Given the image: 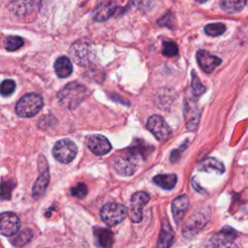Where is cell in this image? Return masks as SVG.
Wrapping results in <instances>:
<instances>
[{
	"label": "cell",
	"mask_w": 248,
	"mask_h": 248,
	"mask_svg": "<svg viewBox=\"0 0 248 248\" xmlns=\"http://www.w3.org/2000/svg\"><path fill=\"white\" fill-rule=\"evenodd\" d=\"M86 91V88L82 84L71 82L59 91L58 100L60 104L74 108L85 98Z\"/></svg>",
	"instance_id": "1"
},
{
	"label": "cell",
	"mask_w": 248,
	"mask_h": 248,
	"mask_svg": "<svg viewBox=\"0 0 248 248\" xmlns=\"http://www.w3.org/2000/svg\"><path fill=\"white\" fill-rule=\"evenodd\" d=\"M43 98L36 93H28L21 97L16 105V112L20 117H32L43 108Z\"/></svg>",
	"instance_id": "2"
},
{
	"label": "cell",
	"mask_w": 248,
	"mask_h": 248,
	"mask_svg": "<svg viewBox=\"0 0 248 248\" xmlns=\"http://www.w3.org/2000/svg\"><path fill=\"white\" fill-rule=\"evenodd\" d=\"M236 235L237 233L233 229L224 227L210 240L201 244L199 248H238L233 242Z\"/></svg>",
	"instance_id": "3"
},
{
	"label": "cell",
	"mask_w": 248,
	"mask_h": 248,
	"mask_svg": "<svg viewBox=\"0 0 248 248\" xmlns=\"http://www.w3.org/2000/svg\"><path fill=\"white\" fill-rule=\"evenodd\" d=\"M100 214L102 220L108 226L111 227L121 223L125 219L128 209L122 203L111 202L103 205Z\"/></svg>",
	"instance_id": "4"
},
{
	"label": "cell",
	"mask_w": 248,
	"mask_h": 248,
	"mask_svg": "<svg viewBox=\"0 0 248 248\" xmlns=\"http://www.w3.org/2000/svg\"><path fill=\"white\" fill-rule=\"evenodd\" d=\"M78 153L77 144L69 139L59 140L52 148L53 157L60 163L68 164L72 162Z\"/></svg>",
	"instance_id": "5"
},
{
	"label": "cell",
	"mask_w": 248,
	"mask_h": 248,
	"mask_svg": "<svg viewBox=\"0 0 248 248\" xmlns=\"http://www.w3.org/2000/svg\"><path fill=\"white\" fill-rule=\"evenodd\" d=\"M113 168L115 171L122 176H129L135 173L139 168L138 157L132 153H126L119 155L113 162Z\"/></svg>",
	"instance_id": "6"
},
{
	"label": "cell",
	"mask_w": 248,
	"mask_h": 248,
	"mask_svg": "<svg viewBox=\"0 0 248 248\" xmlns=\"http://www.w3.org/2000/svg\"><path fill=\"white\" fill-rule=\"evenodd\" d=\"M146 127L152 133V135L161 142L167 140L171 135V129L169 124L162 116L157 114L151 115L147 119Z\"/></svg>",
	"instance_id": "7"
},
{
	"label": "cell",
	"mask_w": 248,
	"mask_h": 248,
	"mask_svg": "<svg viewBox=\"0 0 248 248\" xmlns=\"http://www.w3.org/2000/svg\"><path fill=\"white\" fill-rule=\"evenodd\" d=\"M149 195L145 192H136L131 197L130 206L128 209V215L132 222L139 223L142 219V209L144 205L149 202Z\"/></svg>",
	"instance_id": "8"
},
{
	"label": "cell",
	"mask_w": 248,
	"mask_h": 248,
	"mask_svg": "<svg viewBox=\"0 0 248 248\" xmlns=\"http://www.w3.org/2000/svg\"><path fill=\"white\" fill-rule=\"evenodd\" d=\"M20 221L16 214L4 212L0 216V232L5 236H13L18 232Z\"/></svg>",
	"instance_id": "9"
},
{
	"label": "cell",
	"mask_w": 248,
	"mask_h": 248,
	"mask_svg": "<svg viewBox=\"0 0 248 248\" xmlns=\"http://www.w3.org/2000/svg\"><path fill=\"white\" fill-rule=\"evenodd\" d=\"M70 53L73 59L79 65H85L91 57V47L88 42L84 40L77 41L71 46Z\"/></svg>",
	"instance_id": "10"
},
{
	"label": "cell",
	"mask_w": 248,
	"mask_h": 248,
	"mask_svg": "<svg viewBox=\"0 0 248 248\" xmlns=\"http://www.w3.org/2000/svg\"><path fill=\"white\" fill-rule=\"evenodd\" d=\"M87 146L90 151L96 155H105L111 149V144L108 140L100 134H95L88 137Z\"/></svg>",
	"instance_id": "11"
},
{
	"label": "cell",
	"mask_w": 248,
	"mask_h": 248,
	"mask_svg": "<svg viewBox=\"0 0 248 248\" xmlns=\"http://www.w3.org/2000/svg\"><path fill=\"white\" fill-rule=\"evenodd\" d=\"M196 56H197V61H198L199 66L205 73H211L222 62L219 57H217L203 49L198 50Z\"/></svg>",
	"instance_id": "12"
},
{
	"label": "cell",
	"mask_w": 248,
	"mask_h": 248,
	"mask_svg": "<svg viewBox=\"0 0 248 248\" xmlns=\"http://www.w3.org/2000/svg\"><path fill=\"white\" fill-rule=\"evenodd\" d=\"M189 206V199L186 195L176 197L171 202V213L175 224H179Z\"/></svg>",
	"instance_id": "13"
},
{
	"label": "cell",
	"mask_w": 248,
	"mask_h": 248,
	"mask_svg": "<svg viewBox=\"0 0 248 248\" xmlns=\"http://www.w3.org/2000/svg\"><path fill=\"white\" fill-rule=\"evenodd\" d=\"M116 6L112 2H103L99 4L93 11L92 16L96 21H105L108 19L115 12Z\"/></svg>",
	"instance_id": "14"
},
{
	"label": "cell",
	"mask_w": 248,
	"mask_h": 248,
	"mask_svg": "<svg viewBox=\"0 0 248 248\" xmlns=\"http://www.w3.org/2000/svg\"><path fill=\"white\" fill-rule=\"evenodd\" d=\"M48 182H49V173H48L47 168H46L45 170H41V174L39 175L36 182L34 183L32 194L35 199H39L45 194L46 187L48 185Z\"/></svg>",
	"instance_id": "15"
},
{
	"label": "cell",
	"mask_w": 248,
	"mask_h": 248,
	"mask_svg": "<svg viewBox=\"0 0 248 248\" xmlns=\"http://www.w3.org/2000/svg\"><path fill=\"white\" fill-rule=\"evenodd\" d=\"M198 169L200 171H205V172H215L218 174H221L225 171V167L224 165L218 161L215 158L208 157L202 160L199 166Z\"/></svg>",
	"instance_id": "16"
},
{
	"label": "cell",
	"mask_w": 248,
	"mask_h": 248,
	"mask_svg": "<svg viewBox=\"0 0 248 248\" xmlns=\"http://www.w3.org/2000/svg\"><path fill=\"white\" fill-rule=\"evenodd\" d=\"M173 241V232L169 225V223L164 221L162 223L158 242H157V248H170Z\"/></svg>",
	"instance_id": "17"
},
{
	"label": "cell",
	"mask_w": 248,
	"mask_h": 248,
	"mask_svg": "<svg viewBox=\"0 0 248 248\" xmlns=\"http://www.w3.org/2000/svg\"><path fill=\"white\" fill-rule=\"evenodd\" d=\"M54 70L59 78H67L72 74L73 65L67 56H60L54 62Z\"/></svg>",
	"instance_id": "18"
},
{
	"label": "cell",
	"mask_w": 248,
	"mask_h": 248,
	"mask_svg": "<svg viewBox=\"0 0 248 248\" xmlns=\"http://www.w3.org/2000/svg\"><path fill=\"white\" fill-rule=\"evenodd\" d=\"M94 235L99 243V245L103 248H110L113 243V234L112 232L104 228H95Z\"/></svg>",
	"instance_id": "19"
},
{
	"label": "cell",
	"mask_w": 248,
	"mask_h": 248,
	"mask_svg": "<svg viewBox=\"0 0 248 248\" xmlns=\"http://www.w3.org/2000/svg\"><path fill=\"white\" fill-rule=\"evenodd\" d=\"M177 181V177L173 173H167V174H157L153 177V182L166 190L172 189Z\"/></svg>",
	"instance_id": "20"
},
{
	"label": "cell",
	"mask_w": 248,
	"mask_h": 248,
	"mask_svg": "<svg viewBox=\"0 0 248 248\" xmlns=\"http://www.w3.org/2000/svg\"><path fill=\"white\" fill-rule=\"evenodd\" d=\"M246 2L242 1V0H238V1H222L220 3V6L222 8L223 11H225L226 13H230V14H233V13H238L240 12L244 6H245Z\"/></svg>",
	"instance_id": "21"
},
{
	"label": "cell",
	"mask_w": 248,
	"mask_h": 248,
	"mask_svg": "<svg viewBox=\"0 0 248 248\" xmlns=\"http://www.w3.org/2000/svg\"><path fill=\"white\" fill-rule=\"evenodd\" d=\"M32 235H33L32 231L29 229H25L17 232L16 234H15L11 239V242L16 246H22L30 241V239L32 238Z\"/></svg>",
	"instance_id": "22"
},
{
	"label": "cell",
	"mask_w": 248,
	"mask_h": 248,
	"mask_svg": "<svg viewBox=\"0 0 248 248\" xmlns=\"http://www.w3.org/2000/svg\"><path fill=\"white\" fill-rule=\"evenodd\" d=\"M226 30V26L221 22H215V23H208L204 26V32L208 36L217 37L222 35Z\"/></svg>",
	"instance_id": "23"
},
{
	"label": "cell",
	"mask_w": 248,
	"mask_h": 248,
	"mask_svg": "<svg viewBox=\"0 0 248 248\" xmlns=\"http://www.w3.org/2000/svg\"><path fill=\"white\" fill-rule=\"evenodd\" d=\"M24 44V41L19 36H8L5 39V48L9 51L16 50L22 46Z\"/></svg>",
	"instance_id": "24"
},
{
	"label": "cell",
	"mask_w": 248,
	"mask_h": 248,
	"mask_svg": "<svg viewBox=\"0 0 248 248\" xmlns=\"http://www.w3.org/2000/svg\"><path fill=\"white\" fill-rule=\"evenodd\" d=\"M191 87H192L193 94L195 96H200V95H202L205 91L204 85L202 83V81L200 80V78H199V77H198V75L196 74L195 71H192Z\"/></svg>",
	"instance_id": "25"
},
{
	"label": "cell",
	"mask_w": 248,
	"mask_h": 248,
	"mask_svg": "<svg viewBox=\"0 0 248 248\" xmlns=\"http://www.w3.org/2000/svg\"><path fill=\"white\" fill-rule=\"evenodd\" d=\"M192 218L194 220H191L192 221L191 226H188L187 229H184V231H183V232H185L187 231V232L184 233V235H186L188 233V232H192L194 230L193 228H195V230L199 231L206 223V219H205V217L202 214H200L198 216H192Z\"/></svg>",
	"instance_id": "26"
},
{
	"label": "cell",
	"mask_w": 248,
	"mask_h": 248,
	"mask_svg": "<svg viewBox=\"0 0 248 248\" xmlns=\"http://www.w3.org/2000/svg\"><path fill=\"white\" fill-rule=\"evenodd\" d=\"M162 53L165 56H175L178 53V47L174 42H171V41L164 42Z\"/></svg>",
	"instance_id": "27"
},
{
	"label": "cell",
	"mask_w": 248,
	"mask_h": 248,
	"mask_svg": "<svg viewBox=\"0 0 248 248\" xmlns=\"http://www.w3.org/2000/svg\"><path fill=\"white\" fill-rule=\"evenodd\" d=\"M86 194H87V187L82 182L78 183L75 187L71 188V195L78 199H83L86 196Z\"/></svg>",
	"instance_id": "28"
},
{
	"label": "cell",
	"mask_w": 248,
	"mask_h": 248,
	"mask_svg": "<svg viewBox=\"0 0 248 248\" xmlns=\"http://www.w3.org/2000/svg\"><path fill=\"white\" fill-rule=\"evenodd\" d=\"M16 88V83L13 79H5L1 83V94L3 96L10 95L14 92Z\"/></svg>",
	"instance_id": "29"
},
{
	"label": "cell",
	"mask_w": 248,
	"mask_h": 248,
	"mask_svg": "<svg viewBox=\"0 0 248 248\" xmlns=\"http://www.w3.org/2000/svg\"><path fill=\"white\" fill-rule=\"evenodd\" d=\"M158 23L159 25H162V26H167L169 28H173L174 26V16L172 14L169 13L165 16H163L159 20H158Z\"/></svg>",
	"instance_id": "30"
},
{
	"label": "cell",
	"mask_w": 248,
	"mask_h": 248,
	"mask_svg": "<svg viewBox=\"0 0 248 248\" xmlns=\"http://www.w3.org/2000/svg\"><path fill=\"white\" fill-rule=\"evenodd\" d=\"M14 188V183L7 181V182H2V199H10V194L12 189Z\"/></svg>",
	"instance_id": "31"
}]
</instances>
